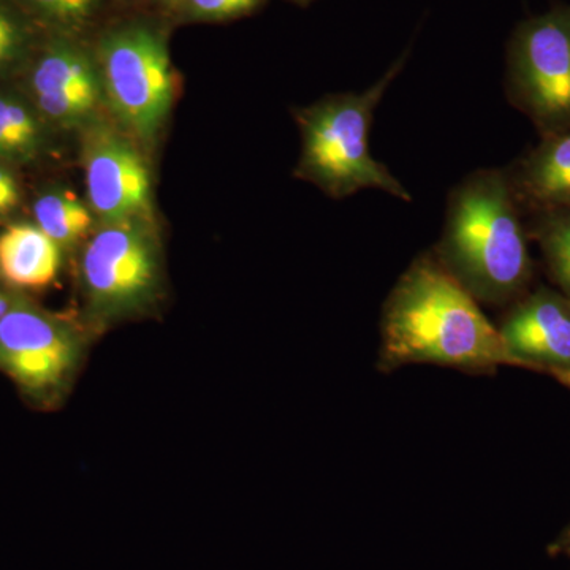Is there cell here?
Returning a JSON list of instances; mask_svg holds the SVG:
<instances>
[{"label": "cell", "instance_id": "obj_6", "mask_svg": "<svg viewBox=\"0 0 570 570\" xmlns=\"http://www.w3.org/2000/svg\"><path fill=\"white\" fill-rule=\"evenodd\" d=\"M505 97L539 138L570 129V6L532 14L513 29L505 51Z\"/></svg>", "mask_w": 570, "mask_h": 570}, {"label": "cell", "instance_id": "obj_9", "mask_svg": "<svg viewBox=\"0 0 570 570\" xmlns=\"http://www.w3.org/2000/svg\"><path fill=\"white\" fill-rule=\"evenodd\" d=\"M78 137L86 202L97 224L154 217L148 153L108 115Z\"/></svg>", "mask_w": 570, "mask_h": 570}, {"label": "cell", "instance_id": "obj_1", "mask_svg": "<svg viewBox=\"0 0 570 570\" xmlns=\"http://www.w3.org/2000/svg\"><path fill=\"white\" fill-rule=\"evenodd\" d=\"M381 337V371L411 363L479 374L501 365L520 366L498 326L433 250L419 255L390 292L382 307Z\"/></svg>", "mask_w": 570, "mask_h": 570}, {"label": "cell", "instance_id": "obj_14", "mask_svg": "<svg viewBox=\"0 0 570 570\" xmlns=\"http://www.w3.org/2000/svg\"><path fill=\"white\" fill-rule=\"evenodd\" d=\"M32 214L33 223L63 250L81 247L97 227L88 202L62 186L41 190L33 200Z\"/></svg>", "mask_w": 570, "mask_h": 570}, {"label": "cell", "instance_id": "obj_15", "mask_svg": "<svg viewBox=\"0 0 570 570\" xmlns=\"http://www.w3.org/2000/svg\"><path fill=\"white\" fill-rule=\"evenodd\" d=\"M39 45L36 21L14 0H0V85L21 80Z\"/></svg>", "mask_w": 570, "mask_h": 570}, {"label": "cell", "instance_id": "obj_20", "mask_svg": "<svg viewBox=\"0 0 570 570\" xmlns=\"http://www.w3.org/2000/svg\"><path fill=\"white\" fill-rule=\"evenodd\" d=\"M145 2H159V3H168V6H174L175 0H145Z\"/></svg>", "mask_w": 570, "mask_h": 570}, {"label": "cell", "instance_id": "obj_17", "mask_svg": "<svg viewBox=\"0 0 570 570\" xmlns=\"http://www.w3.org/2000/svg\"><path fill=\"white\" fill-rule=\"evenodd\" d=\"M37 24L50 33L78 37L97 17L104 0H14Z\"/></svg>", "mask_w": 570, "mask_h": 570}, {"label": "cell", "instance_id": "obj_11", "mask_svg": "<svg viewBox=\"0 0 570 570\" xmlns=\"http://www.w3.org/2000/svg\"><path fill=\"white\" fill-rule=\"evenodd\" d=\"M505 170L527 219L570 212V129L539 138Z\"/></svg>", "mask_w": 570, "mask_h": 570}, {"label": "cell", "instance_id": "obj_23", "mask_svg": "<svg viewBox=\"0 0 570 570\" xmlns=\"http://www.w3.org/2000/svg\"><path fill=\"white\" fill-rule=\"evenodd\" d=\"M303 2H305V0H303Z\"/></svg>", "mask_w": 570, "mask_h": 570}, {"label": "cell", "instance_id": "obj_22", "mask_svg": "<svg viewBox=\"0 0 570 570\" xmlns=\"http://www.w3.org/2000/svg\"><path fill=\"white\" fill-rule=\"evenodd\" d=\"M569 538H570V531H569Z\"/></svg>", "mask_w": 570, "mask_h": 570}, {"label": "cell", "instance_id": "obj_8", "mask_svg": "<svg viewBox=\"0 0 570 570\" xmlns=\"http://www.w3.org/2000/svg\"><path fill=\"white\" fill-rule=\"evenodd\" d=\"M80 330L20 296L0 318V370L33 396H50L70 381L82 355Z\"/></svg>", "mask_w": 570, "mask_h": 570}, {"label": "cell", "instance_id": "obj_12", "mask_svg": "<svg viewBox=\"0 0 570 570\" xmlns=\"http://www.w3.org/2000/svg\"><path fill=\"white\" fill-rule=\"evenodd\" d=\"M61 138L18 82L0 85V163L13 168L39 167L56 156Z\"/></svg>", "mask_w": 570, "mask_h": 570}, {"label": "cell", "instance_id": "obj_16", "mask_svg": "<svg viewBox=\"0 0 570 570\" xmlns=\"http://www.w3.org/2000/svg\"><path fill=\"white\" fill-rule=\"evenodd\" d=\"M530 238L538 243L547 272L570 298V212L528 217Z\"/></svg>", "mask_w": 570, "mask_h": 570}, {"label": "cell", "instance_id": "obj_18", "mask_svg": "<svg viewBox=\"0 0 570 570\" xmlns=\"http://www.w3.org/2000/svg\"><path fill=\"white\" fill-rule=\"evenodd\" d=\"M265 0H175L174 9L186 20L225 21L253 13Z\"/></svg>", "mask_w": 570, "mask_h": 570}, {"label": "cell", "instance_id": "obj_19", "mask_svg": "<svg viewBox=\"0 0 570 570\" xmlns=\"http://www.w3.org/2000/svg\"><path fill=\"white\" fill-rule=\"evenodd\" d=\"M14 170L17 168L0 163V219L17 212L21 204V186Z\"/></svg>", "mask_w": 570, "mask_h": 570}, {"label": "cell", "instance_id": "obj_2", "mask_svg": "<svg viewBox=\"0 0 570 570\" xmlns=\"http://www.w3.org/2000/svg\"><path fill=\"white\" fill-rule=\"evenodd\" d=\"M530 232L504 168H479L449 194L433 253L480 305L510 306L530 291Z\"/></svg>", "mask_w": 570, "mask_h": 570}, {"label": "cell", "instance_id": "obj_5", "mask_svg": "<svg viewBox=\"0 0 570 570\" xmlns=\"http://www.w3.org/2000/svg\"><path fill=\"white\" fill-rule=\"evenodd\" d=\"M80 281L86 317L110 325L140 316L164 288V254L154 217L97 224L82 243Z\"/></svg>", "mask_w": 570, "mask_h": 570}, {"label": "cell", "instance_id": "obj_21", "mask_svg": "<svg viewBox=\"0 0 570 570\" xmlns=\"http://www.w3.org/2000/svg\"><path fill=\"white\" fill-rule=\"evenodd\" d=\"M561 382H562V384L568 385V387L570 389V376L562 379Z\"/></svg>", "mask_w": 570, "mask_h": 570}, {"label": "cell", "instance_id": "obj_3", "mask_svg": "<svg viewBox=\"0 0 570 570\" xmlns=\"http://www.w3.org/2000/svg\"><path fill=\"white\" fill-rule=\"evenodd\" d=\"M404 63L406 55L370 88L330 94L295 112L302 135L295 170L299 179L314 184L333 200L362 190H381L397 200L412 202L407 187L374 159L370 149L374 115Z\"/></svg>", "mask_w": 570, "mask_h": 570}, {"label": "cell", "instance_id": "obj_10", "mask_svg": "<svg viewBox=\"0 0 570 570\" xmlns=\"http://www.w3.org/2000/svg\"><path fill=\"white\" fill-rule=\"evenodd\" d=\"M498 330L520 367L546 371L560 382L570 376V298L562 292L528 291L508 306Z\"/></svg>", "mask_w": 570, "mask_h": 570}, {"label": "cell", "instance_id": "obj_13", "mask_svg": "<svg viewBox=\"0 0 570 570\" xmlns=\"http://www.w3.org/2000/svg\"><path fill=\"white\" fill-rule=\"evenodd\" d=\"M63 249L36 223L0 232V277L14 291H40L58 279Z\"/></svg>", "mask_w": 570, "mask_h": 570}, {"label": "cell", "instance_id": "obj_7", "mask_svg": "<svg viewBox=\"0 0 570 570\" xmlns=\"http://www.w3.org/2000/svg\"><path fill=\"white\" fill-rule=\"evenodd\" d=\"M18 85L61 135H78L108 115L96 55L78 37L50 33L40 41Z\"/></svg>", "mask_w": 570, "mask_h": 570}, {"label": "cell", "instance_id": "obj_4", "mask_svg": "<svg viewBox=\"0 0 570 570\" xmlns=\"http://www.w3.org/2000/svg\"><path fill=\"white\" fill-rule=\"evenodd\" d=\"M108 116L146 153L160 140L176 97V73L163 29L132 21L94 48Z\"/></svg>", "mask_w": 570, "mask_h": 570}]
</instances>
